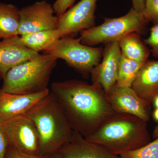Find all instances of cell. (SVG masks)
Returning <instances> with one entry per match:
<instances>
[{
  "label": "cell",
  "mask_w": 158,
  "mask_h": 158,
  "mask_svg": "<svg viewBox=\"0 0 158 158\" xmlns=\"http://www.w3.org/2000/svg\"><path fill=\"white\" fill-rule=\"evenodd\" d=\"M20 37L27 47L38 53L48 49L60 38L57 30L30 33Z\"/></svg>",
  "instance_id": "18"
},
{
  "label": "cell",
  "mask_w": 158,
  "mask_h": 158,
  "mask_svg": "<svg viewBox=\"0 0 158 158\" xmlns=\"http://www.w3.org/2000/svg\"><path fill=\"white\" fill-rule=\"evenodd\" d=\"M8 146L5 135L0 128V158H5Z\"/></svg>",
  "instance_id": "25"
},
{
  "label": "cell",
  "mask_w": 158,
  "mask_h": 158,
  "mask_svg": "<svg viewBox=\"0 0 158 158\" xmlns=\"http://www.w3.org/2000/svg\"><path fill=\"white\" fill-rule=\"evenodd\" d=\"M0 128L9 147L28 155H41L37 129L27 114L0 122Z\"/></svg>",
  "instance_id": "7"
},
{
  "label": "cell",
  "mask_w": 158,
  "mask_h": 158,
  "mask_svg": "<svg viewBox=\"0 0 158 158\" xmlns=\"http://www.w3.org/2000/svg\"><path fill=\"white\" fill-rule=\"evenodd\" d=\"M148 23L142 12L132 8L123 16L116 18H104L101 24L94 26L80 33L81 42L93 47L117 41L132 33H140Z\"/></svg>",
  "instance_id": "5"
},
{
  "label": "cell",
  "mask_w": 158,
  "mask_h": 158,
  "mask_svg": "<svg viewBox=\"0 0 158 158\" xmlns=\"http://www.w3.org/2000/svg\"><path fill=\"white\" fill-rule=\"evenodd\" d=\"M2 76L0 74V81H1V80H2Z\"/></svg>",
  "instance_id": "30"
},
{
  "label": "cell",
  "mask_w": 158,
  "mask_h": 158,
  "mask_svg": "<svg viewBox=\"0 0 158 158\" xmlns=\"http://www.w3.org/2000/svg\"><path fill=\"white\" fill-rule=\"evenodd\" d=\"M156 108H158V95L155 98L153 102Z\"/></svg>",
  "instance_id": "29"
},
{
  "label": "cell",
  "mask_w": 158,
  "mask_h": 158,
  "mask_svg": "<svg viewBox=\"0 0 158 158\" xmlns=\"http://www.w3.org/2000/svg\"><path fill=\"white\" fill-rule=\"evenodd\" d=\"M50 157L42 155L30 156L23 154L8 146L5 158H49Z\"/></svg>",
  "instance_id": "24"
},
{
  "label": "cell",
  "mask_w": 158,
  "mask_h": 158,
  "mask_svg": "<svg viewBox=\"0 0 158 158\" xmlns=\"http://www.w3.org/2000/svg\"><path fill=\"white\" fill-rule=\"evenodd\" d=\"M122 55L127 59L144 64L148 60L149 51L138 33H130L118 40Z\"/></svg>",
  "instance_id": "16"
},
{
  "label": "cell",
  "mask_w": 158,
  "mask_h": 158,
  "mask_svg": "<svg viewBox=\"0 0 158 158\" xmlns=\"http://www.w3.org/2000/svg\"><path fill=\"white\" fill-rule=\"evenodd\" d=\"M58 59L49 54L37 55L9 70L0 90L17 94H34L48 89L51 74Z\"/></svg>",
  "instance_id": "4"
},
{
  "label": "cell",
  "mask_w": 158,
  "mask_h": 158,
  "mask_svg": "<svg viewBox=\"0 0 158 158\" xmlns=\"http://www.w3.org/2000/svg\"><path fill=\"white\" fill-rule=\"evenodd\" d=\"M121 56L118 40L106 44L102 62L90 73L92 84L100 86L106 94L116 85Z\"/></svg>",
  "instance_id": "11"
},
{
  "label": "cell",
  "mask_w": 158,
  "mask_h": 158,
  "mask_svg": "<svg viewBox=\"0 0 158 158\" xmlns=\"http://www.w3.org/2000/svg\"><path fill=\"white\" fill-rule=\"evenodd\" d=\"M39 54L27 47L19 35L3 39L0 41V74L2 78L11 69Z\"/></svg>",
  "instance_id": "12"
},
{
  "label": "cell",
  "mask_w": 158,
  "mask_h": 158,
  "mask_svg": "<svg viewBox=\"0 0 158 158\" xmlns=\"http://www.w3.org/2000/svg\"><path fill=\"white\" fill-rule=\"evenodd\" d=\"M153 117L156 121L158 122V108H156L153 113Z\"/></svg>",
  "instance_id": "27"
},
{
  "label": "cell",
  "mask_w": 158,
  "mask_h": 158,
  "mask_svg": "<svg viewBox=\"0 0 158 158\" xmlns=\"http://www.w3.org/2000/svg\"><path fill=\"white\" fill-rule=\"evenodd\" d=\"M156 139L144 146L122 153L121 158H158V127L155 131Z\"/></svg>",
  "instance_id": "20"
},
{
  "label": "cell",
  "mask_w": 158,
  "mask_h": 158,
  "mask_svg": "<svg viewBox=\"0 0 158 158\" xmlns=\"http://www.w3.org/2000/svg\"><path fill=\"white\" fill-rule=\"evenodd\" d=\"M132 8L138 12H142L145 8L146 0H131Z\"/></svg>",
  "instance_id": "26"
},
{
  "label": "cell",
  "mask_w": 158,
  "mask_h": 158,
  "mask_svg": "<svg viewBox=\"0 0 158 158\" xmlns=\"http://www.w3.org/2000/svg\"><path fill=\"white\" fill-rule=\"evenodd\" d=\"M59 152L62 158H121L74 131L70 141Z\"/></svg>",
  "instance_id": "14"
},
{
  "label": "cell",
  "mask_w": 158,
  "mask_h": 158,
  "mask_svg": "<svg viewBox=\"0 0 158 158\" xmlns=\"http://www.w3.org/2000/svg\"><path fill=\"white\" fill-rule=\"evenodd\" d=\"M76 0H56L53 5L56 15L61 17L69 9L73 6Z\"/></svg>",
  "instance_id": "23"
},
{
  "label": "cell",
  "mask_w": 158,
  "mask_h": 158,
  "mask_svg": "<svg viewBox=\"0 0 158 158\" xmlns=\"http://www.w3.org/2000/svg\"><path fill=\"white\" fill-rule=\"evenodd\" d=\"M106 95L114 112L133 115L146 122L149 120L151 104L138 96L131 87L115 85Z\"/></svg>",
  "instance_id": "10"
},
{
  "label": "cell",
  "mask_w": 158,
  "mask_h": 158,
  "mask_svg": "<svg viewBox=\"0 0 158 158\" xmlns=\"http://www.w3.org/2000/svg\"><path fill=\"white\" fill-rule=\"evenodd\" d=\"M131 88L150 104L158 95V61L148 60L137 74Z\"/></svg>",
  "instance_id": "15"
},
{
  "label": "cell",
  "mask_w": 158,
  "mask_h": 158,
  "mask_svg": "<svg viewBox=\"0 0 158 158\" xmlns=\"http://www.w3.org/2000/svg\"><path fill=\"white\" fill-rule=\"evenodd\" d=\"M19 9L11 4L0 3V38L7 39L18 36Z\"/></svg>",
  "instance_id": "17"
},
{
  "label": "cell",
  "mask_w": 158,
  "mask_h": 158,
  "mask_svg": "<svg viewBox=\"0 0 158 158\" xmlns=\"http://www.w3.org/2000/svg\"><path fill=\"white\" fill-rule=\"evenodd\" d=\"M148 22L158 23V0H146L145 8L142 12Z\"/></svg>",
  "instance_id": "21"
},
{
  "label": "cell",
  "mask_w": 158,
  "mask_h": 158,
  "mask_svg": "<svg viewBox=\"0 0 158 158\" xmlns=\"http://www.w3.org/2000/svg\"><path fill=\"white\" fill-rule=\"evenodd\" d=\"M55 14L53 5L44 0L19 9V35L57 30L59 18Z\"/></svg>",
  "instance_id": "8"
},
{
  "label": "cell",
  "mask_w": 158,
  "mask_h": 158,
  "mask_svg": "<svg viewBox=\"0 0 158 158\" xmlns=\"http://www.w3.org/2000/svg\"><path fill=\"white\" fill-rule=\"evenodd\" d=\"M53 94L74 131L85 138L114 113L100 86L76 80L54 82Z\"/></svg>",
  "instance_id": "1"
},
{
  "label": "cell",
  "mask_w": 158,
  "mask_h": 158,
  "mask_svg": "<svg viewBox=\"0 0 158 158\" xmlns=\"http://www.w3.org/2000/svg\"><path fill=\"white\" fill-rule=\"evenodd\" d=\"M103 49L85 45L80 38L65 37L59 40L44 54L63 59L83 76L88 77L101 62Z\"/></svg>",
  "instance_id": "6"
},
{
  "label": "cell",
  "mask_w": 158,
  "mask_h": 158,
  "mask_svg": "<svg viewBox=\"0 0 158 158\" xmlns=\"http://www.w3.org/2000/svg\"><path fill=\"white\" fill-rule=\"evenodd\" d=\"M26 114L37 129L41 155L50 157L70 141L73 130L51 91Z\"/></svg>",
  "instance_id": "3"
},
{
  "label": "cell",
  "mask_w": 158,
  "mask_h": 158,
  "mask_svg": "<svg viewBox=\"0 0 158 158\" xmlns=\"http://www.w3.org/2000/svg\"><path fill=\"white\" fill-rule=\"evenodd\" d=\"M50 92L48 89L34 94H17L0 90V122L26 114Z\"/></svg>",
  "instance_id": "13"
},
{
  "label": "cell",
  "mask_w": 158,
  "mask_h": 158,
  "mask_svg": "<svg viewBox=\"0 0 158 158\" xmlns=\"http://www.w3.org/2000/svg\"><path fill=\"white\" fill-rule=\"evenodd\" d=\"M49 158H62V157L60 153L58 152L51 156Z\"/></svg>",
  "instance_id": "28"
},
{
  "label": "cell",
  "mask_w": 158,
  "mask_h": 158,
  "mask_svg": "<svg viewBox=\"0 0 158 158\" xmlns=\"http://www.w3.org/2000/svg\"><path fill=\"white\" fill-rule=\"evenodd\" d=\"M98 1L81 0L59 17L57 31L60 38L73 37L94 27Z\"/></svg>",
  "instance_id": "9"
},
{
  "label": "cell",
  "mask_w": 158,
  "mask_h": 158,
  "mask_svg": "<svg viewBox=\"0 0 158 158\" xmlns=\"http://www.w3.org/2000/svg\"><path fill=\"white\" fill-rule=\"evenodd\" d=\"M146 123L133 115L114 112L85 138L119 156L149 143Z\"/></svg>",
  "instance_id": "2"
},
{
  "label": "cell",
  "mask_w": 158,
  "mask_h": 158,
  "mask_svg": "<svg viewBox=\"0 0 158 158\" xmlns=\"http://www.w3.org/2000/svg\"><path fill=\"white\" fill-rule=\"evenodd\" d=\"M144 43L149 46L153 56L158 57V23L154 25L150 29V34Z\"/></svg>",
  "instance_id": "22"
},
{
  "label": "cell",
  "mask_w": 158,
  "mask_h": 158,
  "mask_svg": "<svg viewBox=\"0 0 158 158\" xmlns=\"http://www.w3.org/2000/svg\"><path fill=\"white\" fill-rule=\"evenodd\" d=\"M143 64L127 59L121 54L115 85L118 87H131L138 71Z\"/></svg>",
  "instance_id": "19"
}]
</instances>
